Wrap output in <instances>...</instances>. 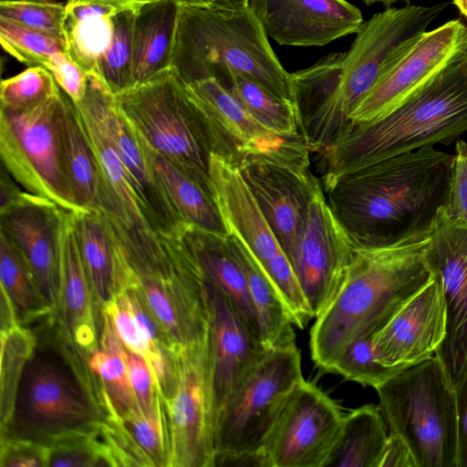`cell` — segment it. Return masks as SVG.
<instances>
[{
	"label": "cell",
	"mask_w": 467,
	"mask_h": 467,
	"mask_svg": "<svg viewBox=\"0 0 467 467\" xmlns=\"http://www.w3.org/2000/svg\"><path fill=\"white\" fill-rule=\"evenodd\" d=\"M379 467H416V463L404 441L389 432V439L380 457Z\"/></svg>",
	"instance_id": "f907efd6"
},
{
	"label": "cell",
	"mask_w": 467,
	"mask_h": 467,
	"mask_svg": "<svg viewBox=\"0 0 467 467\" xmlns=\"http://www.w3.org/2000/svg\"><path fill=\"white\" fill-rule=\"evenodd\" d=\"M229 245L246 278L265 348L296 342L294 324L280 293L247 246L235 235L227 234Z\"/></svg>",
	"instance_id": "83f0119b"
},
{
	"label": "cell",
	"mask_w": 467,
	"mask_h": 467,
	"mask_svg": "<svg viewBox=\"0 0 467 467\" xmlns=\"http://www.w3.org/2000/svg\"><path fill=\"white\" fill-rule=\"evenodd\" d=\"M454 386L460 415L459 467H467V358L462 372Z\"/></svg>",
	"instance_id": "681fc988"
},
{
	"label": "cell",
	"mask_w": 467,
	"mask_h": 467,
	"mask_svg": "<svg viewBox=\"0 0 467 467\" xmlns=\"http://www.w3.org/2000/svg\"><path fill=\"white\" fill-rule=\"evenodd\" d=\"M363 1L366 5H372L374 3H383V4L389 5V4H392L394 2L400 1V0H363Z\"/></svg>",
	"instance_id": "6f0895ef"
},
{
	"label": "cell",
	"mask_w": 467,
	"mask_h": 467,
	"mask_svg": "<svg viewBox=\"0 0 467 467\" xmlns=\"http://www.w3.org/2000/svg\"><path fill=\"white\" fill-rule=\"evenodd\" d=\"M454 155L424 147L325 174L327 202L356 244L385 245L431 232Z\"/></svg>",
	"instance_id": "7a4b0ae2"
},
{
	"label": "cell",
	"mask_w": 467,
	"mask_h": 467,
	"mask_svg": "<svg viewBox=\"0 0 467 467\" xmlns=\"http://www.w3.org/2000/svg\"><path fill=\"white\" fill-rule=\"evenodd\" d=\"M0 42L5 52L30 67H45L53 55L67 51L65 39L3 17H0Z\"/></svg>",
	"instance_id": "ab89813d"
},
{
	"label": "cell",
	"mask_w": 467,
	"mask_h": 467,
	"mask_svg": "<svg viewBox=\"0 0 467 467\" xmlns=\"http://www.w3.org/2000/svg\"><path fill=\"white\" fill-rule=\"evenodd\" d=\"M138 138L159 182L184 223L228 234L213 197L182 166L154 150L139 135Z\"/></svg>",
	"instance_id": "4316f807"
},
{
	"label": "cell",
	"mask_w": 467,
	"mask_h": 467,
	"mask_svg": "<svg viewBox=\"0 0 467 467\" xmlns=\"http://www.w3.org/2000/svg\"><path fill=\"white\" fill-rule=\"evenodd\" d=\"M441 208L432 223L425 257L441 279L447 306V335L436 355L455 385L467 358V228L451 223Z\"/></svg>",
	"instance_id": "d6986e66"
},
{
	"label": "cell",
	"mask_w": 467,
	"mask_h": 467,
	"mask_svg": "<svg viewBox=\"0 0 467 467\" xmlns=\"http://www.w3.org/2000/svg\"><path fill=\"white\" fill-rule=\"evenodd\" d=\"M68 97L61 90L26 111L0 110L2 165L26 192L78 213L67 177L63 121Z\"/></svg>",
	"instance_id": "ba28073f"
},
{
	"label": "cell",
	"mask_w": 467,
	"mask_h": 467,
	"mask_svg": "<svg viewBox=\"0 0 467 467\" xmlns=\"http://www.w3.org/2000/svg\"><path fill=\"white\" fill-rule=\"evenodd\" d=\"M65 209L49 199L23 192L0 207V233L19 251L48 306L59 291V240Z\"/></svg>",
	"instance_id": "ffe728a7"
},
{
	"label": "cell",
	"mask_w": 467,
	"mask_h": 467,
	"mask_svg": "<svg viewBox=\"0 0 467 467\" xmlns=\"http://www.w3.org/2000/svg\"><path fill=\"white\" fill-rule=\"evenodd\" d=\"M16 183V180L2 165L0 177V207L14 202L23 192Z\"/></svg>",
	"instance_id": "db71d44e"
},
{
	"label": "cell",
	"mask_w": 467,
	"mask_h": 467,
	"mask_svg": "<svg viewBox=\"0 0 467 467\" xmlns=\"http://www.w3.org/2000/svg\"><path fill=\"white\" fill-rule=\"evenodd\" d=\"M467 132V56L438 72L384 118L352 127L321 155L332 174L424 147L449 143Z\"/></svg>",
	"instance_id": "277c9868"
},
{
	"label": "cell",
	"mask_w": 467,
	"mask_h": 467,
	"mask_svg": "<svg viewBox=\"0 0 467 467\" xmlns=\"http://www.w3.org/2000/svg\"><path fill=\"white\" fill-rule=\"evenodd\" d=\"M210 177L213 199L227 234L249 249L280 293L295 327L313 318L291 265L238 169L212 153Z\"/></svg>",
	"instance_id": "8fae6325"
},
{
	"label": "cell",
	"mask_w": 467,
	"mask_h": 467,
	"mask_svg": "<svg viewBox=\"0 0 467 467\" xmlns=\"http://www.w3.org/2000/svg\"><path fill=\"white\" fill-rule=\"evenodd\" d=\"M180 7L176 0H154L137 11L132 86L171 67Z\"/></svg>",
	"instance_id": "484cf974"
},
{
	"label": "cell",
	"mask_w": 467,
	"mask_h": 467,
	"mask_svg": "<svg viewBox=\"0 0 467 467\" xmlns=\"http://www.w3.org/2000/svg\"><path fill=\"white\" fill-rule=\"evenodd\" d=\"M267 36L282 46L323 47L357 34L360 10L347 0H249Z\"/></svg>",
	"instance_id": "7402d4cb"
},
{
	"label": "cell",
	"mask_w": 467,
	"mask_h": 467,
	"mask_svg": "<svg viewBox=\"0 0 467 467\" xmlns=\"http://www.w3.org/2000/svg\"><path fill=\"white\" fill-rule=\"evenodd\" d=\"M137 11H119L113 16L112 40L98 62L95 74L114 94L132 86L133 32Z\"/></svg>",
	"instance_id": "8d00e7d4"
},
{
	"label": "cell",
	"mask_w": 467,
	"mask_h": 467,
	"mask_svg": "<svg viewBox=\"0 0 467 467\" xmlns=\"http://www.w3.org/2000/svg\"><path fill=\"white\" fill-rule=\"evenodd\" d=\"M60 89L74 102H80L86 96L88 72L67 51L58 52L46 64Z\"/></svg>",
	"instance_id": "bcb514c9"
},
{
	"label": "cell",
	"mask_w": 467,
	"mask_h": 467,
	"mask_svg": "<svg viewBox=\"0 0 467 467\" xmlns=\"http://www.w3.org/2000/svg\"><path fill=\"white\" fill-rule=\"evenodd\" d=\"M52 74L43 66H33L3 79L0 85V110L21 112L32 109L59 91Z\"/></svg>",
	"instance_id": "74e56055"
},
{
	"label": "cell",
	"mask_w": 467,
	"mask_h": 467,
	"mask_svg": "<svg viewBox=\"0 0 467 467\" xmlns=\"http://www.w3.org/2000/svg\"><path fill=\"white\" fill-rule=\"evenodd\" d=\"M176 372L171 409L173 458L183 466L213 467L208 338L178 351Z\"/></svg>",
	"instance_id": "2e32d148"
},
{
	"label": "cell",
	"mask_w": 467,
	"mask_h": 467,
	"mask_svg": "<svg viewBox=\"0 0 467 467\" xmlns=\"http://www.w3.org/2000/svg\"><path fill=\"white\" fill-rule=\"evenodd\" d=\"M65 13L66 5L53 0L0 2V17L63 39Z\"/></svg>",
	"instance_id": "60d3db41"
},
{
	"label": "cell",
	"mask_w": 467,
	"mask_h": 467,
	"mask_svg": "<svg viewBox=\"0 0 467 467\" xmlns=\"http://www.w3.org/2000/svg\"><path fill=\"white\" fill-rule=\"evenodd\" d=\"M123 421L131 438L150 460L160 463L164 460L163 435L159 410L152 414L142 412L140 408L125 416Z\"/></svg>",
	"instance_id": "f6af8a7d"
},
{
	"label": "cell",
	"mask_w": 467,
	"mask_h": 467,
	"mask_svg": "<svg viewBox=\"0 0 467 467\" xmlns=\"http://www.w3.org/2000/svg\"><path fill=\"white\" fill-rule=\"evenodd\" d=\"M413 295L374 334L377 359L389 367L408 368L435 356L447 335V306L441 277Z\"/></svg>",
	"instance_id": "e0dca14e"
},
{
	"label": "cell",
	"mask_w": 467,
	"mask_h": 467,
	"mask_svg": "<svg viewBox=\"0 0 467 467\" xmlns=\"http://www.w3.org/2000/svg\"><path fill=\"white\" fill-rule=\"evenodd\" d=\"M374 334H365L348 344L335 361L330 372L365 387L376 389L403 370L386 366L377 359L373 348Z\"/></svg>",
	"instance_id": "f35d334b"
},
{
	"label": "cell",
	"mask_w": 467,
	"mask_h": 467,
	"mask_svg": "<svg viewBox=\"0 0 467 467\" xmlns=\"http://www.w3.org/2000/svg\"><path fill=\"white\" fill-rule=\"evenodd\" d=\"M453 4L458 7L461 14L467 18V0H453Z\"/></svg>",
	"instance_id": "9f6ffc18"
},
{
	"label": "cell",
	"mask_w": 467,
	"mask_h": 467,
	"mask_svg": "<svg viewBox=\"0 0 467 467\" xmlns=\"http://www.w3.org/2000/svg\"><path fill=\"white\" fill-rule=\"evenodd\" d=\"M226 88L239 100L250 116L265 129L282 136L301 133L292 101L275 96L241 73H232Z\"/></svg>",
	"instance_id": "836d02e7"
},
{
	"label": "cell",
	"mask_w": 467,
	"mask_h": 467,
	"mask_svg": "<svg viewBox=\"0 0 467 467\" xmlns=\"http://www.w3.org/2000/svg\"><path fill=\"white\" fill-rule=\"evenodd\" d=\"M59 291L64 296L66 316L81 345L93 339L89 296L92 290L77 240L73 212L65 210L59 240Z\"/></svg>",
	"instance_id": "f1b7e54d"
},
{
	"label": "cell",
	"mask_w": 467,
	"mask_h": 467,
	"mask_svg": "<svg viewBox=\"0 0 467 467\" xmlns=\"http://www.w3.org/2000/svg\"><path fill=\"white\" fill-rule=\"evenodd\" d=\"M389 429L379 405L365 404L344 415L326 467H379Z\"/></svg>",
	"instance_id": "f546056e"
},
{
	"label": "cell",
	"mask_w": 467,
	"mask_h": 467,
	"mask_svg": "<svg viewBox=\"0 0 467 467\" xmlns=\"http://www.w3.org/2000/svg\"><path fill=\"white\" fill-rule=\"evenodd\" d=\"M115 98L138 135L182 166L213 197L210 138L176 70L167 68Z\"/></svg>",
	"instance_id": "52a82bcc"
},
{
	"label": "cell",
	"mask_w": 467,
	"mask_h": 467,
	"mask_svg": "<svg viewBox=\"0 0 467 467\" xmlns=\"http://www.w3.org/2000/svg\"><path fill=\"white\" fill-rule=\"evenodd\" d=\"M354 247L320 186L310 202L299 239L287 257L313 318L335 295Z\"/></svg>",
	"instance_id": "5bb4252c"
},
{
	"label": "cell",
	"mask_w": 467,
	"mask_h": 467,
	"mask_svg": "<svg viewBox=\"0 0 467 467\" xmlns=\"http://www.w3.org/2000/svg\"><path fill=\"white\" fill-rule=\"evenodd\" d=\"M74 213L82 263L92 293L106 303L116 293L115 265L111 241L99 210Z\"/></svg>",
	"instance_id": "d6a6232c"
},
{
	"label": "cell",
	"mask_w": 467,
	"mask_h": 467,
	"mask_svg": "<svg viewBox=\"0 0 467 467\" xmlns=\"http://www.w3.org/2000/svg\"><path fill=\"white\" fill-rule=\"evenodd\" d=\"M126 362L130 382L140 410L146 414L158 410L154 396L155 376L147 359L133 351L126 352Z\"/></svg>",
	"instance_id": "7dc6e473"
},
{
	"label": "cell",
	"mask_w": 467,
	"mask_h": 467,
	"mask_svg": "<svg viewBox=\"0 0 467 467\" xmlns=\"http://www.w3.org/2000/svg\"><path fill=\"white\" fill-rule=\"evenodd\" d=\"M204 288L214 435L229 399L266 348L254 338L230 299L206 275Z\"/></svg>",
	"instance_id": "44dd1931"
},
{
	"label": "cell",
	"mask_w": 467,
	"mask_h": 467,
	"mask_svg": "<svg viewBox=\"0 0 467 467\" xmlns=\"http://www.w3.org/2000/svg\"><path fill=\"white\" fill-rule=\"evenodd\" d=\"M154 0H67V3L96 4L112 7L117 11L139 10L144 5Z\"/></svg>",
	"instance_id": "11a10c76"
},
{
	"label": "cell",
	"mask_w": 467,
	"mask_h": 467,
	"mask_svg": "<svg viewBox=\"0 0 467 467\" xmlns=\"http://www.w3.org/2000/svg\"><path fill=\"white\" fill-rule=\"evenodd\" d=\"M430 233L385 245L356 244L335 295L310 331L315 364L330 372L355 338L376 333L433 277L425 257Z\"/></svg>",
	"instance_id": "3957f363"
},
{
	"label": "cell",
	"mask_w": 467,
	"mask_h": 467,
	"mask_svg": "<svg viewBox=\"0 0 467 467\" xmlns=\"http://www.w3.org/2000/svg\"><path fill=\"white\" fill-rule=\"evenodd\" d=\"M114 296L106 303V315L115 333L129 350L143 356L148 361L150 350L133 315L129 294L119 288Z\"/></svg>",
	"instance_id": "7bdbcfd3"
},
{
	"label": "cell",
	"mask_w": 467,
	"mask_h": 467,
	"mask_svg": "<svg viewBox=\"0 0 467 467\" xmlns=\"http://www.w3.org/2000/svg\"><path fill=\"white\" fill-rule=\"evenodd\" d=\"M310 152L301 138L280 150L244 157L236 166L286 257L321 186L309 169Z\"/></svg>",
	"instance_id": "7c38bea8"
},
{
	"label": "cell",
	"mask_w": 467,
	"mask_h": 467,
	"mask_svg": "<svg viewBox=\"0 0 467 467\" xmlns=\"http://www.w3.org/2000/svg\"><path fill=\"white\" fill-rule=\"evenodd\" d=\"M116 9L87 3H67L64 36L69 56L88 73H95L98 62L113 36Z\"/></svg>",
	"instance_id": "4dcf8cb0"
},
{
	"label": "cell",
	"mask_w": 467,
	"mask_h": 467,
	"mask_svg": "<svg viewBox=\"0 0 467 467\" xmlns=\"http://www.w3.org/2000/svg\"><path fill=\"white\" fill-rule=\"evenodd\" d=\"M344 415L338 405L304 379L293 389L263 449L271 467H326Z\"/></svg>",
	"instance_id": "4fadbf2b"
},
{
	"label": "cell",
	"mask_w": 467,
	"mask_h": 467,
	"mask_svg": "<svg viewBox=\"0 0 467 467\" xmlns=\"http://www.w3.org/2000/svg\"><path fill=\"white\" fill-rule=\"evenodd\" d=\"M303 379L301 356L296 342L265 349L229 399L217 421L214 456L263 450L286 399Z\"/></svg>",
	"instance_id": "30bf717a"
},
{
	"label": "cell",
	"mask_w": 467,
	"mask_h": 467,
	"mask_svg": "<svg viewBox=\"0 0 467 467\" xmlns=\"http://www.w3.org/2000/svg\"><path fill=\"white\" fill-rule=\"evenodd\" d=\"M2 424L8 425L19 379L30 356L32 344L29 336L17 326L2 330Z\"/></svg>",
	"instance_id": "b9f144b4"
},
{
	"label": "cell",
	"mask_w": 467,
	"mask_h": 467,
	"mask_svg": "<svg viewBox=\"0 0 467 467\" xmlns=\"http://www.w3.org/2000/svg\"><path fill=\"white\" fill-rule=\"evenodd\" d=\"M63 143L67 177L82 211L99 210L102 182L95 155L74 102L68 98L63 121Z\"/></svg>",
	"instance_id": "1f68e13d"
},
{
	"label": "cell",
	"mask_w": 467,
	"mask_h": 467,
	"mask_svg": "<svg viewBox=\"0 0 467 467\" xmlns=\"http://www.w3.org/2000/svg\"><path fill=\"white\" fill-rule=\"evenodd\" d=\"M213 466H257L271 467L264 449L238 454H221L213 458Z\"/></svg>",
	"instance_id": "816d5d0a"
},
{
	"label": "cell",
	"mask_w": 467,
	"mask_h": 467,
	"mask_svg": "<svg viewBox=\"0 0 467 467\" xmlns=\"http://www.w3.org/2000/svg\"><path fill=\"white\" fill-rule=\"evenodd\" d=\"M181 235L206 276L230 299L254 338L264 346L246 278L229 245L227 234L185 223Z\"/></svg>",
	"instance_id": "d4e9b609"
},
{
	"label": "cell",
	"mask_w": 467,
	"mask_h": 467,
	"mask_svg": "<svg viewBox=\"0 0 467 467\" xmlns=\"http://www.w3.org/2000/svg\"><path fill=\"white\" fill-rule=\"evenodd\" d=\"M447 5L388 7L362 24L347 51L291 73L292 102L311 152L322 154L350 130L355 109Z\"/></svg>",
	"instance_id": "6da1fadb"
},
{
	"label": "cell",
	"mask_w": 467,
	"mask_h": 467,
	"mask_svg": "<svg viewBox=\"0 0 467 467\" xmlns=\"http://www.w3.org/2000/svg\"><path fill=\"white\" fill-rule=\"evenodd\" d=\"M180 5L238 10L249 6V0H176Z\"/></svg>",
	"instance_id": "f5cc1de1"
},
{
	"label": "cell",
	"mask_w": 467,
	"mask_h": 467,
	"mask_svg": "<svg viewBox=\"0 0 467 467\" xmlns=\"http://www.w3.org/2000/svg\"><path fill=\"white\" fill-rule=\"evenodd\" d=\"M109 92L97 74L88 73L86 96L74 103L101 178L103 196L99 210L128 223L150 227L108 126L106 101Z\"/></svg>",
	"instance_id": "603a6c76"
},
{
	"label": "cell",
	"mask_w": 467,
	"mask_h": 467,
	"mask_svg": "<svg viewBox=\"0 0 467 467\" xmlns=\"http://www.w3.org/2000/svg\"><path fill=\"white\" fill-rule=\"evenodd\" d=\"M1 290L10 299L16 316L20 320L29 319L48 306L44 300L36 278L28 265L13 244L0 233Z\"/></svg>",
	"instance_id": "d590c367"
},
{
	"label": "cell",
	"mask_w": 467,
	"mask_h": 467,
	"mask_svg": "<svg viewBox=\"0 0 467 467\" xmlns=\"http://www.w3.org/2000/svg\"><path fill=\"white\" fill-rule=\"evenodd\" d=\"M97 410L74 368L50 348L33 350L25 363L7 426L17 439L51 442L86 431Z\"/></svg>",
	"instance_id": "9c48e42d"
},
{
	"label": "cell",
	"mask_w": 467,
	"mask_h": 467,
	"mask_svg": "<svg viewBox=\"0 0 467 467\" xmlns=\"http://www.w3.org/2000/svg\"><path fill=\"white\" fill-rule=\"evenodd\" d=\"M106 118L148 224L161 234H179L185 223L159 182L136 131L119 110L111 91L106 101Z\"/></svg>",
	"instance_id": "cb8c5ba5"
},
{
	"label": "cell",
	"mask_w": 467,
	"mask_h": 467,
	"mask_svg": "<svg viewBox=\"0 0 467 467\" xmlns=\"http://www.w3.org/2000/svg\"><path fill=\"white\" fill-rule=\"evenodd\" d=\"M171 67L185 83L213 78L224 88L232 73H241L292 101L291 74L250 6L227 10L181 5Z\"/></svg>",
	"instance_id": "5b68a950"
},
{
	"label": "cell",
	"mask_w": 467,
	"mask_h": 467,
	"mask_svg": "<svg viewBox=\"0 0 467 467\" xmlns=\"http://www.w3.org/2000/svg\"><path fill=\"white\" fill-rule=\"evenodd\" d=\"M449 191L441 210L456 226L467 228V141L458 140Z\"/></svg>",
	"instance_id": "ee69618b"
},
{
	"label": "cell",
	"mask_w": 467,
	"mask_h": 467,
	"mask_svg": "<svg viewBox=\"0 0 467 467\" xmlns=\"http://www.w3.org/2000/svg\"><path fill=\"white\" fill-rule=\"evenodd\" d=\"M48 448L39 442L14 440L2 453V466L35 467L47 465Z\"/></svg>",
	"instance_id": "c3c4849f"
},
{
	"label": "cell",
	"mask_w": 467,
	"mask_h": 467,
	"mask_svg": "<svg viewBox=\"0 0 467 467\" xmlns=\"http://www.w3.org/2000/svg\"><path fill=\"white\" fill-rule=\"evenodd\" d=\"M89 363L101 379L107 399L119 418L139 408L129 379L126 351L107 315L104 317L101 348L93 353Z\"/></svg>",
	"instance_id": "e575fe53"
},
{
	"label": "cell",
	"mask_w": 467,
	"mask_h": 467,
	"mask_svg": "<svg viewBox=\"0 0 467 467\" xmlns=\"http://www.w3.org/2000/svg\"><path fill=\"white\" fill-rule=\"evenodd\" d=\"M185 85L209 135L212 153L235 167L244 157L280 150L303 136H282L265 129L213 78Z\"/></svg>",
	"instance_id": "ac0fdd59"
},
{
	"label": "cell",
	"mask_w": 467,
	"mask_h": 467,
	"mask_svg": "<svg viewBox=\"0 0 467 467\" xmlns=\"http://www.w3.org/2000/svg\"><path fill=\"white\" fill-rule=\"evenodd\" d=\"M467 56V26L453 19L425 32L350 116L351 127L389 115L452 61Z\"/></svg>",
	"instance_id": "9a60e30c"
},
{
	"label": "cell",
	"mask_w": 467,
	"mask_h": 467,
	"mask_svg": "<svg viewBox=\"0 0 467 467\" xmlns=\"http://www.w3.org/2000/svg\"><path fill=\"white\" fill-rule=\"evenodd\" d=\"M375 389L389 432L408 446L416 467H459L457 394L437 355L401 370Z\"/></svg>",
	"instance_id": "8992f818"
}]
</instances>
